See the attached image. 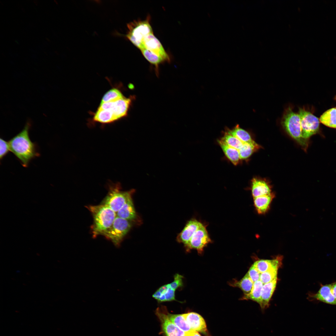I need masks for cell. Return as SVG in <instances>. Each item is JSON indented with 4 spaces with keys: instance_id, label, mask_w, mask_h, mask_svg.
Listing matches in <instances>:
<instances>
[{
    "instance_id": "1",
    "label": "cell",
    "mask_w": 336,
    "mask_h": 336,
    "mask_svg": "<svg viewBox=\"0 0 336 336\" xmlns=\"http://www.w3.org/2000/svg\"><path fill=\"white\" fill-rule=\"evenodd\" d=\"M31 124L27 122L23 130L8 142L10 151L25 167L32 159L39 156L36 145L30 140L29 134Z\"/></svg>"
},
{
    "instance_id": "2",
    "label": "cell",
    "mask_w": 336,
    "mask_h": 336,
    "mask_svg": "<svg viewBox=\"0 0 336 336\" xmlns=\"http://www.w3.org/2000/svg\"><path fill=\"white\" fill-rule=\"evenodd\" d=\"M87 208L93 218L92 230L94 236L104 235L112 225L116 217V212L103 204L90 205Z\"/></svg>"
},
{
    "instance_id": "3",
    "label": "cell",
    "mask_w": 336,
    "mask_h": 336,
    "mask_svg": "<svg viewBox=\"0 0 336 336\" xmlns=\"http://www.w3.org/2000/svg\"><path fill=\"white\" fill-rule=\"evenodd\" d=\"M148 16L144 20H134L127 24L128 31L125 36L135 46L140 50L144 38L153 33Z\"/></svg>"
},
{
    "instance_id": "4",
    "label": "cell",
    "mask_w": 336,
    "mask_h": 336,
    "mask_svg": "<svg viewBox=\"0 0 336 336\" xmlns=\"http://www.w3.org/2000/svg\"><path fill=\"white\" fill-rule=\"evenodd\" d=\"M282 125L288 133L304 148L306 147V140L301 136V119L299 113L294 112L290 107L285 111Z\"/></svg>"
},
{
    "instance_id": "5",
    "label": "cell",
    "mask_w": 336,
    "mask_h": 336,
    "mask_svg": "<svg viewBox=\"0 0 336 336\" xmlns=\"http://www.w3.org/2000/svg\"><path fill=\"white\" fill-rule=\"evenodd\" d=\"M110 190L102 204L117 212L131 197L133 190L128 191L120 190L119 184H114L110 187Z\"/></svg>"
},
{
    "instance_id": "6",
    "label": "cell",
    "mask_w": 336,
    "mask_h": 336,
    "mask_svg": "<svg viewBox=\"0 0 336 336\" xmlns=\"http://www.w3.org/2000/svg\"><path fill=\"white\" fill-rule=\"evenodd\" d=\"M130 222L116 216L112 225L104 235L116 246H119L131 227Z\"/></svg>"
},
{
    "instance_id": "7",
    "label": "cell",
    "mask_w": 336,
    "mask_h": 336,
    "mask_svg": "<svg viewBox=\"0 0 336 336\" xmlns=\"http://www.w3.org/2000/svg\"><path fill=\"white\" fill-rule=\"evenodd\" d=\"M301 119V136L306 140L318 131L320 120L310 112L300 108L298 113Z\"/></svg>"
},
{
    "instance_id": "8",
    "label": "cell",
    "mask_w": 336,
    "mask_h": 336,
    "mask_svg": "<svg viewBox=\"0 0 336 336\" xmlns=\"http://www.w3.org/2000/svg\"><path fill=\"white\" fill-rule=\"evenodd\" d=\"M134 98L124 97L115 101L100 103L98 108L110 111L118 120L127 116Z\"/></svg>"
},
{
    "instance_id": "9",
    "label": "cell",
    "mask_w": 336,
    "mask_h": 336,
    "mask_svg": "<svg viewBox=\"0 0 336 336\" xmlns=\"http://www.w3.org/2000/svg\"><path fill=\"white\" fill-rule=\"evenodd\" d=\"M206 226L203 224L194 233L185 247L187 251L194 249L197 250L198 254H202L204 248L212 242Z\"/></svg>"
},
{
    "instance_id": "10",
    "label": "cell",
    "mask_w": 336,
    "mask_h": 336,
    "mask_svg": "<svg viewBox=\"0 0 336 336\" xmlns=\"http://www.w3.org/2000/svg\"><path fill=\"white\" fill-rule=\"evenodd\" d=\"M167 311L164 306L158 308L156 314L161 322L162 331L165 336H184L185 332L180 329L168 319Z\"/></svg>"
},
{
    "instance_id": "11",
    "label": "cell",
    "mask_w": 336,
    "mask_h": 336,
    "mask_svg": "<svg viewBox=\"0 0 336 336\" xmlns=\"http://www.w3.org/2000/svg\"><path fill=\"white\" fill-rule=\"evenodd\" d=\"M142 48H145L158 55L163 58L165 61L168 62L170 61L168 54L160 42L154 35L153 33L149 34L144 38L141 49Z\"/></svg>"
},
{
    "instance_id": "12",
    "label": "cell",
    "mask_w": 336,
    "mask_h": 336,
    "mask_svg": "<svg viewBox=\"0 0 336 336\" xmlns=\"http://www.w3.org/2000/svg\"><path fill=\"white\" fill-rule=\"evenodd\" d=\"M309 298L316 300L326 304L336 305V300L333 295L331 290V284L322 285L316 293L309 294Z\"/></svg>"
},
{
    "instance_id": "13",
    "label": "cell",
    "mask_w": 336,
    "mask_h": 336,
    "mask_svg": "<svg viewBox=\"0 0 336 336\" xmlns=\"http://www.w3.org/2000/svg\"><path fill=\"white\" fill-rule=\"evenodd\" d=\"M183 315L191 330L208 335L206 322L200 315L195 312H191Z\"/></svg>"
},
{
    "instance_id": "14",
    "label": "cell",
    "mask_w": 336,
    "mask_h": 336,
    "mask_svg": "<svg viewBox=\"0 0 336 336\" xmlns=\"http://www.w3.org/2000/svg\"><path fill=\"white\" fill-rule=\"evenodd\" d=\"M203 224L196 219L189 221L178 237V241L183 243L185 247L195 232Z\"/></svg>"
},
{
    "instance_id": "15",
    "label": "cell",
    "mask_w": 336,
    "mask_h": 336,
    "mask_svg": "<svg viewBox=\"0 0 336 336\" xmlns=\"http://www.w3.org/2000/svg\"><path fill=\"white\" fill-rule=\"evenodd\" d=\"M251 193L253 198L271 194V187L264 180L254 178L252 180Z\"/></svg>"
},
{
    "instance_id": "16",
    "label": "cell",
    "mask_w": 336,
    "mask_h": 336,
    "mask_svg": "<svg viewBox=\"0 0 336 336\" xmlns=\"http://www.w3.org/2000/svg\"><path fill=\"white\" fill-rule=\"evenodd\" d=\"M275 197V194L273 192L269 194L253 198L254 206L257 213L264 214L268 212Z\"/></svg>"
},
{
    "instance_id": "17",
    "label": "cell",
    "mask_w": 336,
    "mask_h": 336,
    "mask_svg": "<svg viewBox=\"0 0 336 336\" xmlns=\"http://www.w3.org/2000/svg\"><path fill=\"white\" fill-rule=\"evenodd\" d=\"M277 278L272 282L264 284L261 293V302L259 305L263 311L269 306V302L275 289Z\"/></svg>"
},
{
    "instance_id": "18",
    "label": "cell",
    "mask_w": 336,
    "mask_h": 336,
    "mask_svg": "<svg viewBox=\"0 0 336 336\" xmlns=\"http://www.w3.org/2000/svg\"><path fill=\"white\" fill-rule=\"evenodd\" d=\"M116 214V217L129 221L135 219L136 214L131 197L128 199Z\"/></svg>"
},
{
    "instance_id": "19",
    "label": "cell",
    "mask_w": 336,
    "mask_h": 336,
    "mask_svg": "<svg viewBox=\"0 0 336 336\" xmlns=\"http://www.w3.org/2000/svg\"><path fill=\"white\" fill-rule=\"evenodd\" d=\"M281 257L272 260L260 259L254 262L253 264L260 273L272 268H278L281 265Z\"/></svg>"
},
{
    "instance_id": "20",
    "label": "cell",
    "mask_w": 336,
    "mask_h": 336,
    "mask_svg": "<svg viewBox=\"0 0 336 336\" xmlns=\"http://www.w3.org/2000/svg\"><path fill=\"white\" fill-rule=\"evenodd\" d=\"M226 132L238 138L242 142L258 146L259 145L252 138L249 133L241 128L238 124L231 129L226 130Z\"/></svg>"
},
{
    "instance_id": "21",
    "label": "cell",
    "mask_w": 336,
    "mask_h": 336,
    "mask_svg": "<svg viewBox=\"0 0 336 336\" xmlns=\"http://www.w3.org/2000/svg\"><path fill=\"white\" fill-rule=\"evenodd\" d=\"M225 154L234 165H237L240 160L238 150L225 144L221 140L218 141Z\"/></svg>"
},
{
    "instance_id": "22",
    "label": "cell",
    "mask_w": 336,
    "mask_h": 336,
    "mask_svg": "<svg viewBox=\"0 0 336 336\" xmlns=\"http://www.w3.org/2000/svg\"><path fill=\"white\" fill-rule=\"evenodd\" d=\"M94 120L103 124L109 123L117 120V119L110 111L98 108L95 113Z\"/></svg>"
},
{
    "instance_id": "23",
    "label": "cell",
    "mask_w": 336,
    "mask_h": 336,
    "mask_svg": "<svg viewBox=\"0 0 336 336\" xmlns=\"http://www.w3.org/2000/svg\"><path fill=\"white\" fill-rule=\"evenodd\" d=\"M231 286L238 287L244 292V295L249 294L251 292L254 282L249 277L247 273L240 281L236 280L229 284Z\"/></svg>"
},
{
    "instance_id": "24",
    "label": "cell",
    "mask_w": 336,
    "mask_h": 336,
    "mask_svg": "<svg viewBox=\"0 0 336 336\" xmlns=\"http://www.w3.org/2000/svg\"><path fill=\"white\" fill-rule=\"evenodd\" d=\"M320 121L324 125L336 128V108L326 110L320 116Z\"/></svg>"
},
{
    "instance_id": "25",
    "label": "cell",
    "mask_w": 336,
    "mask_h": 336,
    "mask_svg": "<svg viewBox=\"0 0 336 336\" xmlns=\"http://www.w3.org/2000/svg\"><path fill=\"white\" fill-rule=\"evenodd\" d=\"M264 284L260 280L254 282L250 293L248 295H244L242 299L244 300H251L257 302L260 305L261 291Z\"/></svg>"
},
{
    "instance_id": "26",
    "label": "cell",
    "mask_w": 336,
    "mask_h": 336,
    "mask_svg": "<svg viewBox=\"0 0 336 336\" xmlns=\"http://www.w3.org/2000/svg\"><path fill=\"white\" fill-rule=\"evenodd\" d=\"M167 316L169 320L184 332L191 330L183 314H172L167 312Z\"/></svg>"
},
{
    "instance_id": "27",
    "label": "cell",
    "mask_w": 336,
    "mask_h": 336,
    "mask_svg": "<svg viewBox=\"0 0 336 336\" xmlns=\"http://www.w3.org/2000/svg\"><path fill=\"white\" fill-rule=\"evenodd\" d=\"M140 50L144 58L151 64L155 66L156 73L158 74L159 65L165 62L163 59L145 48H142Z\"/></svg>"
},
{
    "instance_id": "28",
    "label": "cell",
    "mask_w": 336,
    "mask_h": 336,
    "mask_svg": "<svg viewBox=\"0 0 336 336\" xmlns=\"http://www.w3.org/2000/svg\"><path fill=\"white\" fill-rule=\"evenodd\" d=\"M221 140L227 146L236 149L239 152L245 143L226 132Z\"/></svg>"
},
{
    "instance_id": "29",
    "label": "cell",
    "mask_w": 336,
    "mask_h": 336,
    "mask_svg": "<svg viewBox=\"0 0 336 336\" xmlns=\"http://www.w3.org/2000/svg\"><path fill=\"white\" fill-rule=\"evenodd\" d=\"M124 97L119 90L116 88H113L105 93L100 103L115 101Z\"/></svg>"
},
{
    "instance_id": "30",
    "label": "cell",
    "mask_w": 336,
    "mask_h": 336,
    "mask_svg": "<svg viewBox=\"0 0 336 336\" xmlns=\"http://www.w3.org/2000/svg\"><path fill=\"white\" fill-rule=\"evenodd\" d=\"M260 146H256L250 143H245L239 151L240 159H245L250 157L253 152L259 149Z\"/></svg>"
},
{
    "instance_id": "31",
    "label": "cell",
    "mask_w": 336,
    "mask_h": 336,
    "mask_svg": "<svg viewBox=\"0 0 336 336\" xmlns=\"http://www.w3.org/2000/svg\"><path fill=\"white\" fill-rule=\"evenodd\" d=\"M278 269L272 268L260 273V280L264 284L272 282L277 278Z\"/></svg>"
},
{
    "instance_id": "32",
    "label": "cell",
    "mask_w": 336,
    "mask_h": 336,
    "mask_svg": "<svg viewBox=\"0 0 336 336\" xmlns=\"http://www.w3.org/2000/svg\"><path fill=\"white\" fill-rule=\"evenodd\" d=\"M158 290L161 292V296L164 297L166 301L175 300V290L171 288L168 284L161 286Z\"/></svg>"
},
{
    "instance_id": "33",
    "label": "cell",
    "mask_w": 336,
    "mask_h": 336,
    "mask_svg": "<svg viewBox=\"0 0 336 336\" xmlns=\"http://www.w3.org/2000/svg\"><path fill=\"white\" fill-rule=\"evenodd\" d=\"M183 277L181 275L177 273L174 276V280L170 283L168 284L170 287L175 290L183 286Z\"/></svg>"
},
{
    "instance_id": "34",
    "label": "cell",
    "mask_w": 336,
    "mask_h": 336,
    "mask_svg": "<svg viewBox=\"0 0 336 336\" xmlns=\"http://www.w3.org/2000/svg\"><path fill=\"white\" fill-rule=\"evenodd\" d=\"M0 158L2 160L10 151L8 142L3 138L0 139Z\"/></svg>"
},
{
    "instance_id": "35",
    "label": "cell",
    "mask_w": 336,
    "mask_h": 336,
    "mask_svg": "<svg viewBox=\"0 0 336 336\" xmlns=\"http://www.w3.org/2000/svg\"><path fill=\"white\" fill-rule=\"evenodd\" d=\"M247 273L254 283L260 280V273L253 264L250 268Z\"/></svg>"
},
{
    "instance_id": "36",
    "label": "cell",
    "mask_w": 336,
    "mask_h": 336,
    "mask_svg": "<svg viewBox=\"0 0 336 336\" xmlns=\"http://www.w3.org/2000/svg\"><path fill=\"white\" fill-rule=\"evenodd\" d=\"M184 336H201L198 332L191 330L185 332Z\"/></svg>"
},
{
    "instance_id": "37",
    "label": "cell",
    "mask_w": 336,
    "mask_h": 336,
    "mask_svg": "<svg viewBox=\"0 0 336 336\" xmlns=\"http://www.w3.org/2000/svg\"><path fill=\"white\" fill-rule=\"evenodd\" d=\"M331 284L332 293L336 300V281Z\"/></svg>"
}]
</instances>
